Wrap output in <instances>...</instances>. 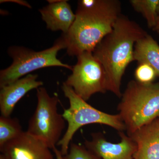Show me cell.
Masks as SVG:
<instances>
[{
    "mask_svg": "<svg viewBox=\"0 0 159 159\" xmlns=\"http://www.w3.org/2000/svg\"><path fill=\"white\" fill-rule=\"evenodd\" d=\"M121 11L118 0L79 1L73 25L61 36L68 55L77 57L84 52H93L113 30Z\"/></svg>",
    "mask_w": 159,
    "mask_h": 159,
    "instance_id": "1",
    "label": "cell"
},
{
    "mask_svg": "<svg viewBox=\"0 0 159 159\" xmlns=\"http://www.w3.org/2000/svg\"><path fill=\"white\" fill-rule=\"evenodd\" d=\"M147 34L137 23L121 14L112 31L93 52L105 70L107 91L118 97H122L120 87L125 70L134 61L135 44Z\"/></svg>",
    "mask_w": 159,
    "mask_h": 159,
    "instance_id": "2",
    "label": "cell"
},
{
    "mask_svg": "<svg viewBox=\"0 0 159 159\" xmlns=\"http://www.w3.org/2000/svg\"><path fill=\"white\" fill-rule=\"evenodd\" d=\"M129 135L149 124L159 116V83L131 80L118 106Z\"/></svg>",
    "mask_w": 159,
    "mask_h": 159,
    "instance_id": "3",
    "label": "cell"
},
{
    "mask_svg": "<svg viewBox=\"0 0 159 159\" xmlns=\"http://www.w3.org/2000/svg\"><path fill=\"white\" fill-rule=\"evenodd\" d=\"M61 89L70 102V107L65 109L62 114L67 122V129L57 144L61 146V152L63 156L68 153L69 145L74 134L83 126L98 123L109 125L119 131L126 129L119 114L110 115L94 108L78 96L65 83H63Z\"/></svg>",
    "mask_w": 159,
    "mask_h": 159,
    "instance_id": "4",
    "label": "cell"
},
{
    "mask_svg": "<svg viewBox=\"0 0 159 159\" xmlns=\"http://www.w3.org/2000/svg\"><path fill=\"white\" fill-rule=\"evenodd\" d=\"M66 48L65 43L61 37L51 48L41 51H34L20 46L10 47L8 52L12 62L8 68L0 71V88L44 68L61 67L72 70L73 66L62 63L57 57L58 51Z\"/></svg>",
    "mask_w": 159,
    "mask_h": 159,
    "instance_id": "5",
    "label": "cell"
},
{
    "mask_svg": "<svg viewBox=\"0 0 159 159\" xmlns=\"http://www.w3.org/2000/svg\"><path fill=\"white\" fill-rule=\"evenodd\" d=\"M37 104L29 120L27 131L45 142L51 149L56 147L65 128V121L57 112L59 99L51 97L46 89H37Z\"/></svg>",
    "mask_w": 159,
    "mask_h": 159,
    "instance_id": "6",
    "label": "cell"
},
{
    "mask_svg": "<svg viewBox=\"0 0 159 159\" xmlns=\"http://www.w3.org/2000/svg\"><path fill=\"white\" fill-rule=\"evenodd\" d=\"M77 57L72 74L65 83L86 101L97 93H105L107 91V76L101 63L93 52H84Z\"/></svg>",
    "mask_w": 159,
    "mask_h": 159,
    "instance_id": "7",
    "label": "cell"
},
{
    "mask_svg": "<svg viewBox=\"0 0 159 159\" xmlns=\"http://www.w3.org/2000/svg\"><path fill=\"white\" fill-rule=\"evenodd\" d=\"M51 149L43 140L23 131L0 151L5 159H54Z\"/></svg>",
    "mask_w": 159,
    "mask_h": 159,
    "instance_id": "8",
    "label": "cell"
},
{
    "mask_svg": "<svg viewBox=\"0 0 159 159\" xmlns=\"http://www.w3.org/2000/svg\"><path fill=\"white\" fill-rule=\"evenodd\" d=\"M119 143L107 142L100 134H93L91 141H86L87 149L102 159H134L137 145L130 136L120 133Z\"/></svg>",
    "mask_w": 159,
    "mask_h": 159,
    "instance_id": "9",
    "label": "cell"
},
{
    "mask_svg": "<svg viewBox=\"0 0 159 159\" xmlns=\"http://www.w3.org/2000/svg\"><path fill=\"white\" fill-rule=\"evenodd\" d=\"M37 74H29L1 88V116L10 117L15 107L28 92L43 86L42 81L37 80Z\"/></svg>",
    "mask_w": 159,
    "mask_h": 159,
    "instance_id": "10",
    "label": "cell"
},
{
    "mask_svg": "<svg viewBox=\"0 0 159 159\" xmlns=\"http://www.w3.org/2000/svg\"><path fill=\"white\" fill-rule=\"evenodd\" d=\"M49 3L39 11L48 29L52 31H61L67 33L73 25L76 15L65 0L48 1Z\"/></svg>",
    "mask_w": 159,
    "mask_h": 159,
    "instance_id": "11",
    "label": "cell"
},
{
    "mask_svg": "<svg viewBox=\"0 0 159 159\" xmlns=\"http://www.w3.org/2000/svg\"><path fill=\"white\" fill-rule=\"evenodd\" d=\"M137 145L134 159H159V120L129 135Z\"/></svg>",
    "mask_w": 159,
    "mask_h": 159,
    "instance_id": "12",
    "label": "cell"
},
{
    "mask_svg": "<svg viewBox=\"0 0 159 159\" xmlns=\"http://www.w3.org/2000/svg\"><path fill=\"white\" fill-rule=\"evenodd\" d=\"M134 60L150 66L159 76V45L147 34L138 40L134 48Z\"/></svg>",
    "mask_w": 159,
    "mask_h": 159,
    "instance_id": "13",
    "label": "cell"
},
{
    "mask_svg": "<svg viewBox=\"0 0 159 159\" xmlns=\"http://www.w3.org/2000/svg\"><path fill=\"white\" fill-rule=\"evenodd\" d=\"M130 3L134 9L145 18L148 28L153 29L156 25L159 0H131Z\"/></svg>",
    "mask_w": 159,
    "mask_h": 159,
    "instance_id": "14",
    "label": "cell"
},
{
    "mask_svg": "<svg viewBox=\"0 0 159 159\" xmlns=\"http://www.w3.org/2000/svg\"><path fill=\"white\" fill-rule=\"evenodd\" d=\"M23 132L19 120L10 117H0V149Z\"/></svg>",
    "mask_w": 159,
    "mask_h": 159,
    "instance_id": "15",
    "label": "cell"
},
{
    "mask_svg": "<svg viewBox=\"0 0 159 159\" xmlns=\"http://www.w3.org/2000/svg\"><path fill=\"white\" fill-rule=\"evenodd\" d=\"M136 80L142 84L152 83L157 75L156 71L150 66L145 63H140L135 70Z\"/></svg>",
    "mask_w": 159,
    "mask_h": 159,
    "instance_id": "16",
    "label": "cell"
},
{
    "mask_svg": "<svg viewBox=\"0 0 159 159\" xmlns=\"http://www.w3.org/2000/svg\"><path fill=\"white\" fill-rule=\"evenodd\" d=\"M65 159H101L84 147L74 143L70 146V150Z\"/></svg>",
    "mask_w": 159,
    "mask_h": 159,
    "instance_id": "17",
    "label": "cell"
},
{
    "mask_svg": "<svg viewBox=\"0 0 159 159\" xmlns=\"http://www.w3.org/2000/svg\"><path fill=\"white\" fill-rule=\"evenodd\" d=\"M12 2L18 3V4H20V5L26 6V7H28V8H31V6L27 2H26V1H21V0H13V1L2 0V1H1V3L6 2Z\"/></svg>",
    "mask_w": 159,
    "mask_h": 159,
    "instance_id": "18",
    "label": "cell"
},
{
    "mask_svg": "<svg viewBox=\"0 0 159 159\" xmlns=\"http://www.w3.org/2000/svg\"><path fill=\"white\" fill-rule=\"evenodd\" d=\"M52 150L54 152L56 159H65L64 156L62 155V154L61 152V151L57 149L56 147L53 148Z\"/></svg>",
    "mask_w": 159,
    "mask_h": 159,
    "instance_id": "19",
    "label": "cell"
},
{
    "mask_svg": "<svg viewBox=\"0 0 159 159\" xmlns=\"http://www.w3.org/2000/svg\"><path fill=\"white\" fill-rule=\"evenodd\" d=\"M152 29H153L154 31H159V10L157 18L156 25L155 27Z\"/></svg>",
    "mask_w": 159,
    "mask_h": 159,
    "instance_id": "20",
    "label": "cell"
},
{
    "mask_svg": "<svg viewBox=\"0 0 159 159\" xmlns=\"http://www.w3.org/2000/svg\"><path fill=\"white\" fill-rule=\"evenodd\" d=\"M0 159H5V158H4V156L2 155L1 154V155H0Z\"/></svg>",
    "mask_w": 159,
    "mask_h": 159,
    "instance_id": "21",
    "label": "cell"
},
{
    "mask_svg": "<svg viewBox=\"0 0 159 159\" xmlns=\"http://www.w3.org/2000/svg\"><path fill=\"white\" fill-rule=\"evenodd\" d=\"M157 32H158V33H159V31H157Z\"/></svg>",
    "mask_w": 159,
    "mask_h": 159,
    "instance_id": "22",
    "label": "cell"
}]
</instances>
